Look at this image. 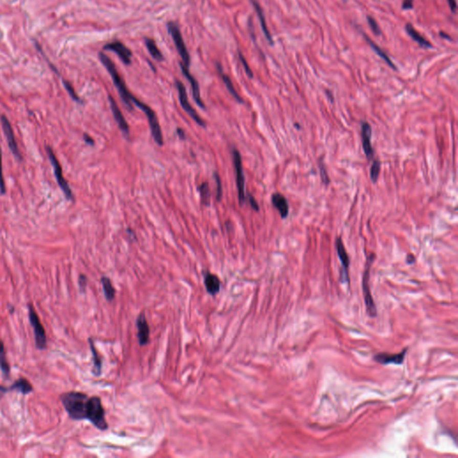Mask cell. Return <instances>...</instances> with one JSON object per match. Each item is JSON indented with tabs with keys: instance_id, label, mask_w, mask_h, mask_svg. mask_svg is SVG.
Here are the masks:
<instances>
[{
	"instance_id": "6da1fadb",
	"label": "cell",
	"mask_w": 458,
	"mask_h": 458,
	"mask_svg": "<svg viewBox=\"0 0 458 458\" xmlns=\"http://www.w3.org/2000/svg\"><path fill=\"white\" fill-rule=\"evenodd\" d=\"M89 397L82 392L72 391L61 395L60 400L66 412L71 419L82 421L86 419V408Z\"/></svg>"
},
{
	"instance_id": "7a4b0ae2",
	"label": "cell",
	"mask_w": 458,
	"mask_h": 458,
	"mask_svg": "<svg viewBox=\"0 0 458 458\" xmlns=\"http://www.w3.org/2000/svg\"><path fill=\"white\" fill-rule=\"evenodd\" d=\"M99 57L101 63L103 64L104 67L107 68V71L111 75V77L113 79L114 84L117 87L118 93L120 95L121 99L124 101L125 106L127 107L128 110L130 111H134V104L132 102V99L134 95H132L130 92L128 91L127 87L125 85V82H124L123 78L121 77L119 73L117 71V68L115 66L113 61L111 60L110 57H107L106 54L103 52L99 53Z\"/></svg>"
},
{
	"instance_id": "3957f363",
	"label": "cell",
	"mask_w": 458,
	"mask_h": 458,
	"mask_svg": "<svg viewBox=\"0 0 458 458\" xmlns=\"http://www.w3.org/2000/svg\"><path fill=\"white\" fill-rule=\"evenodd\" d=\"M86 419L89 420L99 430H106L108 428V424L105 417V410L99 397H92L88 399Z\"/></svg>"
},
{
	"instance_id": "277c9868",
	"label": "cell",
	"mask_w": 458,
	"mask_h": 458,
	"mask_svg": "<svg viewBox=\"0 0 458 458\" xmlns=\"http://www.w3.org/2000/svg\"><path fill=\"white\" fill-rule=\"evenodd\" d=\"M132 102L135 106H137L139 108H141L146 115V117L149 121V128H150L151 134H152L153 139L156 142L157 144L160 146L163 145V135H162V132H161V128H160L156 113L147 104L143 103L141 100L136 99L135 96L133 97Z\"/></svg>"
},
{
	"instance_id": "5b68a950",
	"label": "cell",
	"mask_w": 458,
	"mask_h": 458,
	"mask_svg": "<svg viewBox=\"0 0 458 458\" xmlns=\"http://www.w3.org/2000/svg\"><path fill=\"white\" fill-rule=\"evenodd\" d=\"M375 259V254L372 253L367 258L366 260L365 269L362 277V290H363V296H364V302H365L367 313L370 317H375L377 315V308L375 302L373 300V295L370 293V288L369 286V271L373 265V261Z\"/></svg>"
},
{
	"instance_id": "8992f818",
	"label": "cell",
	"mask_w": 458,
	"mask_h": 458,
	"mask_svg": "<svg viewBox=\"0 0 458 458\" xmlns=\"http://www.w3.org/2000/svg\"><path fill=\"white\" fill-rule=\"evenodd\" d=\"M46 151L48 157L50 159V164L53 167L54 174H55V177H56V179H57V185H59L62 192H64V196H66V198L68 201H74L75 196H74V193L72 192L70 185H68V181L64 179V176H63V171H62V167H61L60 163L57 160V157L55 155L53 149H51L50 146L47 145Z\"/></svg>"
},
{
	"instance_id": "52a82bcc",
	"label": "cell",
	"mask_w": 458,
	"mask_h": 458,
	"mask_svg": "<svg viewBox=\"0 0 458 458\" xmlns=\"http://www.w3.org/2000/svg\"><path fill=\"white\" fill-rule=\"evenodd\" d=\"M232 157H233V163H234V170H235V175H236L238 200H239V204L243 206L246 202V192H245V175H244V169H243L241 154L238 149H233Z\"/></svg>"
},
{
	"instance_id": "ba28073f",
	"label": "cell",
	"mask_w": 458,
	"mask_h": 458,
	"mask_svg": "<svg viewBox=\"0 0 458 458\" xmlns=\"http://www.w3.org/2000/svg\"><path fill=\"white\" fill-rule=\"evenodd\" d=\"M29 320L31 322L33 332H34V338H35L36 346L39 350H44L47 347V335L43 327L42 324L40 322L39 316L36 313L34 307L32 304L29 303Z\"/></svg>"
},
{
	"instance_id": "9c48e42d",
	"label": "cell",
	"mask_w": 458,
	"mask_h": 458,
	"mask_svg": "<svg viewBox=\"0 0 458 458\" xmlns=\"http://www.w3.org/2000/svg\"><path fill=\"white\" fill-rule=\"evenodd\" d=\"M167 31L174 40L176 48L183 60V64H185V67L189 68L190 63H191V58H190L187 48L185 46V40L183 39L180 29L177 24H175L174 21H169L167 24Z\"/></svg>"
},
{
	"instance_id": "30bf717a",
	"label": "cell",
	"mask_w": 458,
	"mask_h": 458,
	"mask_svg": "<svg viewBox=\"0 0 458 458\" xmlns=\"http://www.w3.org/2000/svg\"><path fill=\"white\" fill-rule=\"evenodd\" d=\"M176 86H177V89H178V91L179 100H180V103H181L182 107L184 108V111H185L190 117H192V119L195 121L197 124L201 125V126H203V127H205V126H206L205 122L201 118V117L198 115V113L196 112L195 110L191 106V104L189 103L188 97H187L186 90H185V85L183 84V82H181L178 80V81H176Z\"/></svg>"
},
{
	"instance_id": "8fae6325",
	"label": "cell",
	"mask_w": 458,
	"mask_h": 458,
	"mask_svg": "<svg viewBox=\"0 0 458 458\" xmlns=\"http://www.w3.org/2000/svg\"><path fill=\"white\" fill-rule=\"evenodd\" d=\"M0 121H1V125H2V129H3L4 135L7 138V144H8L9 149L13 153L14 158L16 160H19V161H21L23 157H21V151H20L19 147H18L15 137H14V130H13L12 125H11L10 122H9L8 118L5 115L1 116Z\"/></svg>"
},
{
	"instance_id": "7c38bea8",
	"label": "cell",
	"mask_w": 458,
	"mask_h": 458,
	"mask_svg": "<svg viewBox=\"0 0 458 458\" xmlns=\"http://www.w3.org/2000/svg\"><path fill=\"white\" fill-rule=\"evenodd\" d=\"M336 250L338 252V258L341 261V281L343 283H350L349 277V265H350V259L348 256L347 252L344 248V243L342 241L341 237L336 238Z\"/></svg>"
},
{
	"instance_id": "4fadbf2b",
	"label": "cell",
	"mask_w": 458,
	"mask_h": 458,
	"mask_svg": "<svg viewBox=\"0 0 458 458\" xmlns=\"http://www.w3.org/2000/svg\"><path fill=\"white\" fill-rule=\"evenodd\" d=\"M372 135L373 130L370 124L367 121H362V129H361V136H362V149L365 153L367 160L370 161L374 158V149L372 145Z\"/></svg>"
},
{
	"instance_id": "5bb4252c",
	"label": "cell",
	"mask_w": 458,
	"mask_h": 458,
	"mask_svg": "<svg viewBox=\"0 0 458 458\" xmlns=\"http://www.w3.org/2000/svg\"><path fill=\"white\" fill-rule=\"evenodd\" d=\"M103 50L115 52L118 57H120L121 60L124 64H126V66L131 64L133 53L127 47L120 41L107 43L103 47Z\"/></svg>"
},
{
	"instance_id": "9a60e30c",
	"label": "cell",
	"mask_w": 458,
	"mask_h": 458,
	"mask_svg": "<svg viewBox=\"0 0 458 458\" xmlns=\"http://www.w3.org/2000/svg\"><path fill=\"white\" fill-rule=\"evenodd\" d=\"M407 353V348L404 349L403 351L398 354H388V353H379L374 355V361L379 362L380 364H390L394 363L397 365H401L405 360V355Z\"/></svg>"
},
{
	"instance_id": "2e32d148",
	"label": "cell",
	"mask_w": 458,
	"mask_h": 458,
	"mask_svg": "<svg viewBox=\"0 0 458 458\" xmlns=\"http://www.w3.org/2000/svg\"><path fill=\"white\" fill-rule=\"evenodd\" d=\"M180 68H181V71L182 73H183V75H185L186 79H187L189 82H190V84L192 86V97H193V99L195 100L196 103H197V105H198L200 107L205 108V105L203 103V101L202 100V98H201L200 86L199 83L197 82V80H196V79L192 76V74L190 73V71H189V68L185 67V64H183V63H180Z\"/></svg>"
},
{
	"instance_id": "e0dca14e",
	"label": "cell",
	"mask_w": 458,
	"mask_h": 458,
	"mask_svg": "<svg viewBox=\"0 0 458 458\" xmlns=\"http://www.w3.org/2000/svg\"><path fill=\"white\" fill-rule=\"evenodd\" d=\"M137 327V338L140 345H146L149 341V327L148 321L146 320L145 315L142 313L139 315L136 320Z\"/></svg>"
},
{
	"instance_id": "ac0fdd59",
	"label": "cell",
	"mask_w": 458,
	"mask_h": 458,
	"mask_svg": "<svg viewBox=\"0 0 458 458\" xmlns=\"http://www.w3.org/2000/svg\"><path fill=\"white\" fill-rule=\"evenodd\" d=\"M108 100H110V103H111V111H112V113H113V116H114L115 120L118 124L121 131L123 132L125 135H129V132H130L129 125H128L127 122L125 120L124 116L122 114L120 108L117 106L116 100H114V98L112 96H108Z\"/></svg>"
},
{
	"instance_id": "d6986e66",
	"label": "cell",
	"mask_w": 458,
	"mask_h": 458,
	"mask_svg": "<svg viewBox=\"0 0 458 458\" xmlns=\"http://www.w3.org/2000/svg\"><path fill=\"white\" fill-rule=\"evenodd\" d=\"M271 203L280 214L281 219H287L289 214V205L287 198L279 192L273 193L271 196Z\"/></svg>"
},
{
	"instance_id": "ffe728a7",
	"label": "cell",
	"mask_w": 458,
	"mask_h": 458,
	"mask_svg": "<svg viewBox=\"0 0 458 458\" xmlns=\"http://www.w3.org/2000/svg\"><path fill=\"white\" fill-rule=\"evenodd\" d=\"M250 1H251V3L252 4V6L255 9L256 14H257L258 18H259V24H260L261 29H263V32L264 33V35H265V38H266L267 40L269 41L270 45H273V39H272V36L270 34L269 28L267 26L266 19H265V15H264V13H263V8H261L260 5H259V2L257 0H250Z\"/></svg>"
},
{
	"instance_id": "44dd1931",
	"label": "cell",
	"mask_w": 458,
	"mask_h": 458,
	"mask_svg": "<svg viewBox=\"0 0 458 458\" xmlns=\"http://www.w3.org/2000/svg\"><path fill=\"white\" fill-rule=\"evenodd\" d=\"M204 285L206 291L211 295H216L221 290V280L215 274L205 272L204 274Z\"/></svg>"
},
{
	"instance_id": "7402d4cb",
	"label": "cell",
	"mask_w": 458,
	"mask_h": 458,
	"mask_svg": "<svg viewBox=\"0 0 458 458\" xmlns=\"http://www.w3.org/2000/svg\"><path fill=\"white\" fill-rule=\"evenodd\" d=\"M217 73L220 74L221 75V78L223 80V82H224L225 85L227 87V89H228V92L230 93L231 95L234 97L235 100H237L238 102H240V103H243L244 102V100L242 99L240 95L238 94L237 92H236V90L234 88V84H233V82L231 81V79L229 78V76L228 75H226L223 73V69H222V67H221V64L220 63H217Z\"/></svg>"
},
{
	"instance_id": "603a6c76",
	"label": "cell",
	"mask_w": 458,
	"mask_h": 458,
	"mask_svg": "<svg viewBox=\"0 0 458 458\" xmlns=\"http://www.w3.org/2000/svg\"><path fill=\"white\" fill-rule=\"evenodd\" d=\"M405 31L415 41L419 44L420 46L423 47L424 49L432 48L431 43L430 41H428L426 39H424L423 36L421 35L419 32L416 31L415 27L411 24H406V25H405Z\"/></svg>"
},
{
	"instance_id": "cb8c5ba5",
	"label": "cell",
	"mask_w": 458,
	"mask_h": 458,
	"mask_svg": "<svg viewBox=\"0 0 458 458\" xmlns=\"http://www.w3.org/2000/svg\"><path fill=\"white\" fill-rule=\"evenodd\" d=\"M363 37H364V39L367 40V42L369 43V46L372 47V49L374 50V52H375V53H376L377 55H378V56H379V57L381 58V59H383V60L385 61V62H386V63H387V64H388V66H389L391 68H393V69H395V70H398V68H397V67L395 66L394 63L392 62V60H391L390 58H389V57L387 56V54L384 52L383 50H382L381 48H380V47L377 45L376 43L374 42L373 40H372V39H369V37H368V35H366L365 33H363Z\"/></svg>"
},
{
	"instance_id": "d4e9b609",
	"label": "cell",
	"mask_w": 458,
	"mask_h": 458,
	"mask_svg": "<svg viewBox=\"0 0 458 458\" xmlns=\"http://www.w3.org/2000/svg\"><path fill=\"white\" fill-rule=\"evenodd\" d=\"M11 390H17L21 392V394L27 395L33 391V387L26 379L20 378L13 385H11L10 387H8V391Z\"/></svg>"
},
{
	"instance_id": "484cf974",
	"label": "cell",
	"mask_w": 458,
	"mask_h": 458,
	"mask_svg": "<svg viewBox=\"0 0 458 458\" xmlns=\"http://www.w3.org/2000/svg\"><path fill=\"white\" fill-rule=\"evenodd\" d=\"M89 342L91 350H92L93 355V364H94V366H93V373L95 376H100V374H101V369H102V361H101L100 355L97 352L96 348L94 346V343H93V340L89 339Z\"/></svg>"
},
{
	"instance_id": "4316f807",
	"label": "cell",
	"mask_w": 458,
	"mask_h": 458,
	"mask_svg": "<svg viewBox=\"0 0 458 458\" xmlns=\"http://www.w3.org/2000/svg\"><path fill=\"white\" fill-rule=\"evenodd\" d=\"M101 285H102V288H103L105 298L107 299V301H108V302L113 301L115 298V295H116V290H115L114 287H113L111 279L107 277H101Z\"/></svg>"
},
{
	"instance_id": "83f0119b",
	"label": "cell",
	"mask_w": 458,
	"mask_h": 458,
	"mask_svg": "<svg viewBox=\"0 0 458 458\" xmlns=\"http://www.w3.org/2000/svg\"><path fill=\"white\" fill-rule=\"evenodd\" d=\"M0 369L3 373L4 376L8 378L10 375V366L7 362V354L5 351V345L1 339H0Z\"/></svg>"
},
{
	"instance_id": "f1b7e54d",
	"label": "cell",
	"mask_w": 458,
	"mask_h": 458,
	"mask_svg": "<svg viewBox=\"0 0 458 458\" xmlns=\"http://www.w3.org/2000/svg\"><path fill=\"white\" fill-rule=\"evenodd\" d=\"M144 40H145L146 48L149 50V54L151 55V57L155 60L160 61H160H163V55L160 52V50H159L156 42L152 39H149V38H146Z\"/></svg>"
},
{
	"instance_id": "f546056e",
	"label": "cell",
	"mask_w": 458,
	"mask_h": 458,
	"mask_svg": "<svg viewBox=\"0 0 458 458\" xmlns=\"http://www.w3.org/2000/svg\"><path fill=\"white\" fill-rule=\"evenodd\" d=\"M200 193H201V199L204 206L209 207L210 205V186L208 183H203L200 185L199 187Z\"/></svg>"
},
{
	"instance_id": "4dcf8cb0",
	"label": "cell",
	"mask_w": 458,
	"mask_h": 458,
	"mask_svg": "<svg viewBox=\"0 0 458 458\" xmlns=\"http://www.w3.org/2000/svg\"><path fill=\"white\" fill-rule=\"evenodd\" d=\"M380 172V161L379 160H375L373 162V165L370 167L369 170V176H370V180L373 184H376Z\"/></svg>"
},
{
	"instance_id": "1f68e13d",
	"label": "cell",
	"mask_w": 458,
	"mask_h": 458,
	"mask_svg": "<svg viewBox=\"0 0 458 458\" xmlns=\"http://www.w3.org/2000/svg\"><path fill=\"white\" fill-rule=\"evenodd\" d=\"M63 83H64V88L66 90L68 91V93H69V95L71 97L73 100L76 101V102H78V103H82V100L80 99V97L76 94L75 93V89H74V87L72 86L71 83L70 82H68V81H63Z\"/></svg>"
},
{
	"instance_id": "d6a6232c",
	"label": "cell",
	"mask_w": 458,
	"mask_h": 458,
	"mask_svg": "<svg viewBox=\"0 0 458 458\" xmlns=\"http://www.w3.org/2000/svg\"><path fill=\"white\" fill-rule=\"evenodd\" d=\"M319 167H320V178H321V182L325 185H329L331 184V179L328 176L327 169L325 167L323 161L320 160L319 161Z\"/></svg>"
},
{
	"instance_id": "836d02e7",
	"label": "cell",
	"mask_w": 458,
	"mask_h": 458,
	"mask_svg": "<svg viewBox=\"0 0 458 458\" xmlns=\"http://www.w3.org/2000/svg\"><path fill=\"white\" fill-rule=\"evenodd\" d=\"M238 57H239V60L241 62V64H243V67L245 68V73H246V75H248L249 78H253V73H252V69L249 67L247 60H246V58H245V56L243 55L241 51H238Z\"/></svg>"
},
{
	"instance_id": "e575fe53",
	"label": "cell",
	"mask_w": 458,
	"mask_h": 458,
	"mask_svg": "<svg viewBox=\"0 0 458 458\" xmlns=\"http://www.w3.org/2000/svg\"><path fill=\"white\" fill-rule=\"evenodd\" d=\"M7 192L5 179L3 177V166H2V148L0 146V193L5 194Z\"/></svg>"
},
{
	"instance_id": "d590c367",
	"label": "cell",
	"mask_w": 458,
	"mask_h": 458,
	"mask_svg": "<svg viewBox=\"0 0 458 458\" xmlns=\"http://www.w3.org/2000/svg\"><path fill=\"white\" fill-rule=\"evenodd\" d=\"M367 21L369 24V28L372 29L373 33L376 36L381 35V31H380V26L378 25L376 20L372 16H367Z\"/></svg>"
},
{
	"instance_id": "8d00e7d4",
	"label": "cell",
	"mask_w": 458,
	"mask_h": 458,
	"mask_svg": "<svg viewBox=\"0 0 458 458\" xmlns=\"http://www.w3.org/2000/svg\"><path fill=\"white\" fill-rule=\"evenodd\" d=\"M214 178L216 180V185H217V200L219 202H221V199H222V194H223L221 177L217 173H214Z\"/></svg>"
},
{
	"instance_id": "74e56055",
	"label": "cell",
	"mask_w": 458,
	"mask_h": 458,
	"mask_svg": "<svg viewBox=\"0 0 458 458\" xmlns=\"http://www.w3.org/2000/svg\"><path fill=\"white\" fill-rule=\"evenodd\" d=\"M87 282H88V279H87V277H86L85 275H83V274H81L80 276H79V288H80V290L81 292H84L85 290L86 286H87Z\"/></svg>"
},
{
	"instance_id": "f35d334b",
	"label": "cell",
	"mask_w": 458,
	"mask_h": 458,
	"mask_svg": "<svg viewBox=\"0 0 458 458\" xmlns=\"http://www.w3.org/2000/svg\"><path fill=\"white\" fill-rule=\"evenodd\" d=\"M247 196H248V197H246V200L248 199L249 203H250V205H251L252 209L255 210V211H259V204L257 203V201L254 199V197H253L252 194H250V193H247Z\"/></svg>"
},
{
	"instance_id": "ab89813d",
	"label": "cell",
	"mask_w": 458,
	"mask_h": 458,
	"mask_svg": "<svg viewBox=\"0 0 458 458\" xmlns=\"http://www.w3.org/2000/svg\"><path fill=\"white\" fill-rule=\"evenodd\" d=\"M412 7H413V0H404V1H403L402 8H403L404 10L412 9Z\"/></svg>"
},
{
	"instance_id": "60d3db41",
	"label": "cell",
	"mask_w": 458,
	"mask_h": 458,
	"mask_svg": "<svg viewBox=\"0 0 458 458\" xmlns=\"http://www.w3.org/2000/svg\"><path fill=\"white\" fill-rule=\"evenodd\" d=\"M83 140H84L86 144H88V145L93 146L95 144L94 140H93L89 135H87V134H83Z\"/></svg>"
},
{
	"instance_id": "b9f144b4",
	"label": "cell",
	"mask_w": 458,
	"mask_h": 458,
	"mask_svg": "<svg viewBox=\"0 0 458 458\" xmlns=\"http://www.w3.org/2000/svg\"><path fill=\"white\" fill-rule=\"evenodd\" d=\"M448 5H449V7H450V9H451L452 12L453 13H455V11H456V7H457V5H456V1L455 0H448Z\"/></svg>"
},
{
	"instance_id": "7bdbcfd3",
	"label": "cell",
	"mask_w": 458,
	"mask_h": 458,
	"mask_svg": "<svg viewBox=\"0 0 458 458\" xmlns=\"http://www.w3.org/2000/svg\"><path fill=\"white\" fill-rule=\"evenodd\" d=\"M177 134H178L179 138L181 139V140H185V133L183 129H181V128H178V129H177Z\"/></svg>"
},
{
	"instance_id": "ee69618b",
	"label": "cell",
	"mask_w": 458,
	"mask_h": 458,
	"mask_svg": "<svg viewBox=\"0 0 458 458\" xmlns=\"http://www.w3.org/2000/svg\"><path fill=\"white\" fill-rule=\"evenodd\" d=\"M415 261H416L415 256L412 255V254H408L407 257H406V263H408V264H412Z\"/></svg>"
},
{
	"instance_id": "f6af8a7d",
	"label": "cell",
	"mask_w": 458,
	"mask_h": 458,
	"mask_svg": "<svg viewBox=\"0 0 458 458\" xmlns=\"http://www.w3.org/2000/svg\"><path fill=\"white\" fill-rule=\"evenodd\" d=\"M7 391H8V388H7V387H3V386H0V399L3 398L4 395L6 394Z\"/></svg>"
},
{
	"instance_id": "bcb514c9",
	"label": "cell",
	"mask_w": 458,
	"mask_h": 458,
	"mask_svg": "<svg viewBox=\"0 0 458 458\" xmlns=\"http://www.w3.org/2000/svg\"><path fill=\"white\" fill-rule=\"evenodd\" d=\"M326 93H327L329 99H331V102H333V101H334V98H333V95H332L331 91H326Z\"/></svg>"
},
{
	"instance_id": "7dc6e473",
	"label": "cell",
	"mask_w": 458,
	"mask_h": 458,
	"mask_svg": "<svg viewBox=\"0 0 458 458\" xmlns=\"http://www.w3.org/2000/svg\"><path fill=\"white\" fill-rule=\"evenodd\" d=\"M440 34H441V37H442V38H444V39H449V40H450V39H452L451 37H449L448 34H446V33H444V32H441V33H440Z\"/></svg>"
},
{
	"instance_id": "c3c4849f",
	"label": "cell",
	"mask_w": 458,
	"mask_h": 458,
	"mask_svg": "<svg viewBox=\"0 0 458 458\" xmlns=\"http://www.w3.org/2000/svg\"><path fill=\"white\" fill-rule=\"evenodd\" d=\"M295 127L297 128V129H300V128H301V127H300V126H299L298 124H295Z\"/></svg>"
}]
</instances>
